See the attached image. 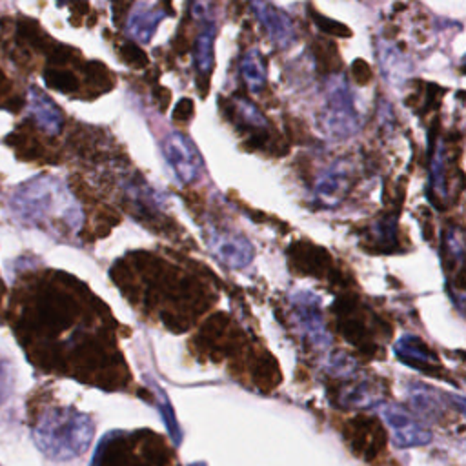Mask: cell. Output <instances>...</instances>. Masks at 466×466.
<instances>
[{
  "label": "cell",
  "instance_id": "cell-9",
  "mask_svg": "<svg viewBox=\"0 0 466 466\" xmlns=\"http://www.w3.org/2000/svg\"><path fill=\"white\" fill-rule=\"evenodd\" d=\"M408 399L411 408L419 413V417H424L426 420H437L444 411L448 397H444L439 390H433L426 384L413 382L408 388Z\"/></svg>",
  "mask_w": 466,
  "mask_h": 466
},
{
  "label": "cell",
  "instance_id": "cell-8",
  "mask_svg": "<svg viewBox=\"0 0 466 466\" xmlns=\"http://www.w3.org/2000/svg\"><path fill=\"white\" fill-rule=\"evenodd\" d=\"M27 107L31 116L35 118L36 126L42 127L46 133H58L62 127V113L53 104V100L40 91L38 87H29L27 91Z\"/></svg>",
  "mask_w": 466,
  "mask_h": 466
},
{
  "label": "cell",
  "instance_id": "cell-7",
  "mask_svg": "<svg viewBox=\"0 0 466 466\" xmlns=\"http://www.w3.org/2000/svg\"><path fill=\"white\" fill-rule=\"evenodd\" d=\"M395 355L399 360L408 364L410 368L420 370L430 375H439V360L430 351V348L415 335H404L395 344Z\"/></svg>",
  "mask_w": 466,
  "mask_h": 466
},
{
  "label": "cell",
  "instance_id": "cell-2",
  "mask_svg": "<svg viewBox=\"0 0 466 466\" xmlns=\"http://www.w3.org/2000/svg\"><path fill=\"white\" fill-rule=\"evenodd\" d=\"M31 435L36 448L53 461H71L82 455L95 435V422L73 406L51 404L33 415Z\"/></svg>",
  "mask_w": 466,
  "mask_h": 466
},
{
  "label": "cell",
  "instance_id": "cell-10",
  "mask_svg": "<svg viewBox=\"0 0 466 466\" xmlns=\"http://www.w3.org/2000/svg\"><path fill=\"white\" fill-rule=\"evenodd\" d=\"M348 177L346 171L340 167H331L326 173H322V177L317 182V198L326 204V206H335L346 193V184Z\"/></svg>",
  "mask_w": 466,
  "mask_h": 466
},
{
  "label": "cell",
  "instance_id": "cell-1",
  "mask_svg": "<svg viewBox=\"0 0 466 466\" xmlns=\"http://www.w3.org/2000/svg\"><path fill=\"white\" fill-rule=\"evenodd\" d=\"M16 215L56 237H76L82 228V209L66 184L51 175H38L20 184L13 195Z\"/></svg>",
  "mask_w": 466,
  "mask_h": 466
},
{
  "label": "cell",
  "instance_id": "cell-14",
  "mask_svg": "<svg viewBox=\"0 0 466 466\" xmlns=\"http://www.w3.org/2000/svg\"><path fill=\"white\" fill-rule=\"evenodd\" d=\"M122 53H124V58L126 60H129L131 64H135V66H142L144 62H146V56H144V53L137 47V46H126L124 49H122Z\"/></svg>",
  "mask_w": 466,
  "mask_h": 466
},
{
  "label": "cell",
  "instance_id": "cell-6",
  "mask_svg": "<svg viewBox=\"0 0 466 466\" xmlns=\"http://www.w3.org/2000/svg\"><path fill=\"white\" fill-rule=\"evenodd\" d=\"M164 157L178 180L184 184L193 182L200 171V158L191 144L180 135H169L164 140Z\"/></svg>",
  "mask_w": 466,
  "mask_h": 466
},
{
  "label": "cell",
  "instance_id": "cell-3",
  "mask_svg": "<svg viewBox=\"0 0 466 466\" xmlns=\"http://www.w3.org/2000/svg\"><path fill=\"white\" fill-rule=\"evenodd\" d=\"M206 244L222 264L235 269L246 268L255 257L251 242L235 231L209 228L206 233Z\"/></svg>",
  "mask_w": 466,
  "mask_h": 466
},
{
  "label": "cell",
  "instance_id": "cell-11",
  "mask_svg": "<svg viewBox=\"0 0 466 466\" xmlns=\"http://www.w3.org/2000/svg\"><path fill=\"white\" fill-rule=\"evenodd\" d=\"M46 82H47L51 87L60 89V91L75 89V78H73V75L64 73V71H47V73H46Z\"/></svg>",
  "mask_w": 466,
  "mask_h": 466
},
{
  "label": "cell",
  "instance_id": "cell-5",
  "mask_svg": "<svg viewBox=\"0 0 466 466\" xmlns=\"http://www.w3.org/2000/svg\"><path fill=\"white\" fill-rule=\"evenodd\" d=\"M380 415L384 422L390 426L393 433V442L399 448H411V446H424L431 441V433L422 428L406 410L397 404H384L380 408Z\"/></svg>",
  "mask_w": 466,
  "mask_h": 466
},
{
  "label": "cell",
  "instance_id": "cell-4",
  "mask_svg": "<svg viewBox=\"0 0 466 466\" xmlns=\"http://www.w3.org/2000/svg\"><path fill=\"white\" fill-rule=\"evenodd\" d=\"M293 306V317L299 326V329L304 333L308 342L315 348H326L329 342V337L322 326L320 309H319V299L309 291H299L291 299Z\"/></svg>",
  "mask_w": 466,
  "mask_h": 466
},
{
  "label": "cell",
  "instance_id": "cell-13",
  "mask_svg": "<svg viewBox=\"0 0 466 466\" xmlns=\"http://www.w3.org/2000/svg\"><path fill=\"white\" fill-rule=\"evenodd\" d=\"M313 20L317 22V25H319L320 29H324V31H328V33H335V35H340V36H348V35H350V31H346L344 25H340V24H337V22H331V20H328V18H324V16H319L317 13H313Z\"/></svg>",
  "mask_w": 466,
  "mask_h": 466
},
{
  "label": "cell",
  "instance_id": "cell-17",
  "mask_svg": "<svg viewBox=\"0 0 466 466\" xmlns=\"http://www.w3.org/2000/svg\"><path fill=\"white\" fill-rule=\"evenodd\" d=\"M191 466H206V464H204V462H193Z\"/></svg>",
  "mask_w": 466,
  "mask_h": 466
},
{
  "label": "cell",
  "instance_id": "cell-12",
  "mask_svg": "<svg viewBox=\"0 0 466 466\" xmlns=\"http://www.w3.org/2000/svg\"><path fill=\"white\" fill-rule=\"evenodd\" d=\"M13 390V371L9 364L0 357V404L9 397Z\"/></svg>",
  "mask_w": 466,
  "mask_h": 466
},
{
  "label": "cell",
  "instance_id": "cell-16",
  "mask_svg": "<svg viewBox=\"0 0 466 466\" xmlns=\"http://www.w3.org/2000/svg\"><path fill=\"white\" fill-rule=\"evenodd\" d=\"M191 111H193L191 100L184 98V100H180V104L177 106V109H175V116H177V118H180V120H184V118H187V115H191Z\"/></svg>",
  "mask_w": 466,
  "mask_h": 466
},
{
  "label": "cell",
  "instance_id": "cell-15",
  "mask_svg": "<svg viewBox=\"0 0 466 466\" xmlns=\"http://www.w3.org/2000/svg\"><path fill=\"white\" fill-rule=\"evenodd\" d=\"M353 73H355V78H357L359 82H366V80H370V76H371L368 64L362 62V60H357V62L353 64Z\"/></svg>",
  "mask_w": 466,
  "mask_h": 466
}]
</instances>
